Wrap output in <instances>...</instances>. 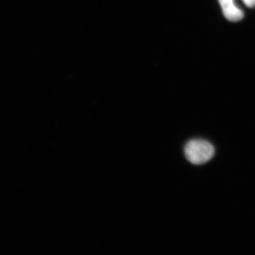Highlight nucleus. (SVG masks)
Wrapping results in <instances>:
<instances>
[{
    "label": "nucleus",
    "mask_w": 255,
    "mask_h": 255,
    "mask_svg": "<svg viewBox=\"0 0 255 255\" xmlns=\"http://www.w3.org/2000/svg\"><path fill=\"white\" fill-rule=\"evenodd\" d=\"M215 149L212 143L203 139H193L184 147V154L188 161L195 165L206 163L214 156Z\"/></svg>",
    "instance_id": "f257e3e1"
},
{
    "label": "nucleus",
    "mask_w": 255,
    "mask_h": 255,
    "mask_svg": "<svg viewBox=\"0 0 255 255\" xmlns=\"http://www.w3.org/2000/svg\"><path fill=\"white\" fill-rule=\"evenodd\" d=\"M247 7L253 8L255 7V0H242Z\"/></svg>",
    "instance_id": "7ed1b4c3"
},
{
    "label": "nucleus",
    "mask_w": 255,
    "mask_h": 255,
    "mask_svg": "<svg viewBox=\"0 0 255 255\" xmlns=\"http://www.w3.org/2000/svg\"><path fill=\"white\" fill-rule=\"evenodd\" d=\"M223 14L228 20L236 22L243 18L244 12L235 5L234 0H219Z\"/></svg>",
    "instance_id": "f03ea898"
}]
</instances>
